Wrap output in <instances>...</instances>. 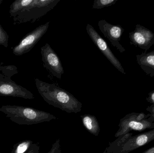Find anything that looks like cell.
<instances>
[{"label": "cell", "mask_w": 154, "mask_h": 153, "mask_svg": "<svg viewBox=\"0 0 154 153\" xmlns=\"http://www.w3.org/2000/svg\"><path fill=\"white\" fill-rule=\"evenodd\" d=\"M50 22L42 24L30 33H28L13 49L16 56H20L29 52L48 31Z\"/></svg>", "instance_id": "obj_4"}, {"label": "cell", "mask_w": 154, "mask_h": 153, "mask_svg": "<svg viewBox=\"0 0 154 153\" xmlns=\"http://www.w3.org/2000/svg\"><path fill=\"white\" fill-rule=\"evenodd\" d=\"M86 29L87 33L92 42L106 57V58L120 72L125 75L126 72L122 64L113 54L107 42L90 24H87Z\"/></svg>", "instance_id": "obj_5"}, {"label": "cell", "mask_w": 154, "mask_h": 153, "mask_svg": "<svg viewBox=\"0 0 154 153\" xmlns=\"http://www.w3.org/2000/svg\"><path fill=\"white\" fill-rule=\"evenodd\" d=\"M0 96L18 97L32 99L34 95L29 91L12 81H0Z\"/></svg>", "instance_id": "obj_11"}, {"label": "cell", "mask_w": 154, "mask_h": 153, "mask_svg": "<svg viewBox=\"0 0 154 153\" xmlns=\"http://www.w3.org/2000/svg\"><path fill=\"white\" fill-rule=\"evenodd\" d=\"M9 36L7 32L4 30L0 25V45L4 46L5 47L8 46Z\"/></svg>", "instance_id": "obj_17"}, {"label": "cell", "mask_w": 154, "mask_h": 153, "mask_svg": "<svg viewBox=\"0 0 154 153\" xmlns=\"http://www.w3.org/2000/svg\"><path fill=\"white\" fill-rule=\"evenodd\" d=\"M136 59L142 70L147 75L154 78V50L137 55Z\"/></svg>", "instance_id": "obj_12"}, {"label": "cell", "mask_w": 154, "mask_h": 153, "mask_svg": "<svg viewBox=\"0 0 154 153\" xmlns=\"http://www.w3.org/2000/svg\"><path fill=\"white\" fill-rule=\"evenodd\" d=\"M130 44L146 51L154 45V33L149 29L137 24L134 31L129 33Z\"/></svg>", "instance_id": "obj_9"}, {"label": "cell", "mask_w": 154, "mask_h": 153, "mask_svg": "<svg viewBox=\"0 0 154 153\" xmlns=\"http://www.w3.org/2000/svg\"><path fill=\"white\" fill-rule=\"evenodd\" d=\"M0 153H1V152H0Z\"/></svg>", "instance_id": "obj_25"}, {"label": "cell", "mask_w": 154, "mask_h": 153, "mask_svg": "<svg viewBox=\"0 0 154 153\" xmlns=\"http://www.w3.org/2000/svg\"><path fill=\"white\" fill-rule=\"evenodd\" d=\"M36 87L44 100L49 105L68 113L81 111L82 104L70 93L55 84L35 79Z\"/></svg>", "instance_id": "obj_1"}, {"label": "cell", "mask_w": 154, "mask_h": 153, "mask_svg": "<svg viewBox=\"0 0 154 153\" xmlns=\"http://www.w3.org/2000/svg\"><path fill=\"white\" fill-rule=\"evenodd\" d=\"M43 66L55 77L61 79L64 73V68L60 58L50 45L46 43L41 48Z\"/></svg>", "instance_id": "obj_7"}, {"label": "cell", "mask_w": 154, "mask_h": 153, "mask_svg": "<svg viewBox=\"0 0 154 153\" xmlns=\"http://www.w3.org/2000/svg\"><path fill=\"white\" fill-rule=\"evenodd\" d=\"M82 125L88 132L95 136H98L100 132L98 121L95 116L90 114L81 116Z\"/></svg>", "instance_id": "obj_13"}, {"label": "cell", "mask_w": 154, "mask_h": 153, "mask_svg": "<svg viewBox=\"0 0 154 153\" xmlns=\"http://www.w3.org/2000/svg\"><path fill=\"white\" fill-rule=\"evenodd\" d=\"M60 139H58L53 144L50 151L48 153H60Z\"/></svg>", "instance_id": "obj_18"}, {"label": "cell", "mask_w": 154, "mask_h": 153, "mask_svg": "<svg viewBox=\"0 0 154 153\" xmlns=\"http://www.w3.org/2000/svg\"><path fill=\"white\" fill-rule=\"evenodd\" d=\"M137 113L128 114L120 120L119 124V129L115 134V137H119L129 133L131 131L142 132L146 129L154 128V122H150L147 119L143 121L136 120Z\"/></svg>", "instance_id": "obj_6"}, {"label": "cell", "mask_w": 154, "mask_h": 153, "mask_svg": "<svg viewBox=\"0 0 154 153\" xmlns=\"http://www.w3.org/2000/svg\"><path fill=\"white\" fill-rule=\"evenodd\" d=\"M146 100L152 105H154V90L149 93L148 97L146 98Z\"/></svg>", "instance_id": "obj_21"}, {"label": "cell", "mask_w": 154, "mask_h": 153, "mask_svg": "<svg viewBox=\"0 0 154 153\" xmlns=\"http://www.w3.org/2000/svg\"><path fill=\"white\" fill-rule=\"evenodd\" d=\"M141 153H154V146L147 149V150Z\"/></svg>", "instance_id": "obj_22"}, {"label": "cell", "mask_w": 154, "mask_h": 153, "mask_svg": "<svg viewBox=\"0 0 154 153\" xmlns=\"http://www.w3.org/2000/svg\"><path fill=\"white\" fill-rule=\"evenodd\" d=\"M103 153H108V152H107L106 150V149H105V151H104V152Z\"/></svg>", "instance_id": "obj_23"}, {"label": "cell", "mask_w": 154, "mask_h": 153, "mask_svg": "<svg viewBox=\"0 0 154 153\" xmlns=\"http://www.w3.org/2000/svg\"><path fill=\"white\" fill-rule=\"evenodd\" d=\"M0 111L11 121L19 125H32L49 122L57 119L54 115L30 107L5 105L0 107Z\"/></svg>", "instance_id": "obj_2"}, {"label": "cell", "mask_w": 154, "mask_h": 153, "mask_svg": "<svg viewBox=\"0 0 154 153\" xmlns=\"http://www.w3.org/2000/svg\"><path fill=\"white\" fill-rule=\"evenodd\" d=\"M2 2V1H1V0H0V3H1V2Z\"/></svg>", "instance_id": "obj_24"}, {"label": "cell", "mask_w": 154, "mask_h": 153, "mask_svg": "<svg viewBox=\"0 0 154 153\" xmlns=\"http://www.w3.org/2000/svg\"><path fill=\"white\" fill-rule=\"evenodd\" d=\"M98 26L101 33L110 41L113 46L120 53L125 51V49L120 43L121 37L125 30L122 26L110 24L105 19L100 20Z\"/></svg>", "instance_id": "obj_8"}, {"label": "cell", "mask_w": 154, "mask_h": 153, "mask_svg": "<svg viewBox=\"0 0 154 153\" xmlns=\"http://www.w3.org/2000/svg\"><path fill=\"white\" fill-rule=\"evenodd\" d=\"M33 144L31 140H24L14 145L11 153H26Z\"/></svg>", "instance_id": "obj_15"}, {"label": "cell", "mask_w": 154, "mask_h": 153, "mask_svg": "<svg viewBox=\"0 0 154 153\" xmlns=\"http://www.w3.org/2000/svg\"><path fill=\"white\" fill-rule=\"evenodd\" d=\"M146 110L150 112V116L147 120L150 122H154V105H151L146 108Z\"/></svg>", "instance_id": "obj_19"}, {"label": "cell", "mask_w": 154, "mask_h": 153, "mask_svg": "<svg viewBox=\"0 0 154 153\" xmlns=\"http://www.w3.org/2000/svg\"><path fill=\"white\" fill-rule=\"evenodd\" d=\"M60 0H29L24 10L20 13L25 21H35L53 10Z\"/></svg>", "instance_id": "obj_3"}, {"label": "cell", "mask_w": 154, "mask_h": 153, "mask_svg": "<svg viewBox=\"0 0 154 153\" xmlns=\"http://www.w3.org/2000/svg\"><path fill=\"white\" fill-rule=\"evenodd\" d=\"M40 146L37 144H32L26 153H39Z\"/></svg>", "instance_id": "obj_20"}, {"label": "cell", "mask_w": 154, "mask_h": 153, "mask_svg": "<svg viewBox=\"0 0 154 153\" xmlns=\"http://www.w3.org/2000/svg\"><path fill=\"white\" fill-rule=\"evenodd\" d=\"M154 140V128L130 137L112 153H128L146 145Z\"/></svg>", "instance_id": "obj_10"}, {"label": "cell", "mask_w": 154, "mask_h": 153, "mask_svg": "<svg viewBox=\"0 0 154 153\" xmlns=\"http://www.w3.org/2000/svg\"><path fill=\"white\" fill-rule=\"evenodd\" d=\"M118 0H94L92 9H100L114 5Z\"/></svg>", "instance_id": "obj_16"}, {"label": "cell", "mask_w": 154, "mask_h": 153, "mask_svg": "<svg viewBox=\"0 0 154 153\" xmlns=\"http://www.w3.org/2000/svg\"><path fill=\"white\" fill-rule=\"evenodd\" d=\"M133 133H128L118 137L114 142L109 143V145L106 148L107 152L109 153H112L117 148L123 145L127 140L133 136Z\"/></svg>", "instance_id": "obj_14"}]
</instances>
